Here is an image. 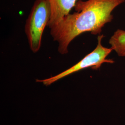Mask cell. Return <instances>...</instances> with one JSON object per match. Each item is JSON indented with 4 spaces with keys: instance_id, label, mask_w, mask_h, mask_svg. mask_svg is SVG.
I'll list each match as a JSON object with an SVG mask.
<instances>
[{
    "instance_id": "6da1fadb",
    "label": "cell",
    "mask_w": 125,
    "mask_h": 125,
    "mask_svg": "<svg viewBox=\"0 0 125 125\" xmlns=\"http://www.w3.org/2000/svg\"><path fill=\"white\" fill-rule=\"evenodd\" d=\"M125 2V0H78L74 7L76 12L69 13L50 29L54 41L58 43L59 53H68L71 43L83 33L100 35L105 25L113 19L112 12Z\"/></svg>"
},
{
    "instance_id": "5b68a950",
    "label": "cell",
    "mask_w": 125,
    "mask_h": 125,
    "mask_svg": "<svg viewBox=\"0 0 125 125\" xmlns=\"http://www.w3.org/2000/svg\"><path fill=\"white\" fill-rule=\"evenodd\" d=\"M109 44L112 50L121 57H125V31L118 29L110 38Z\"/></svg>"
},
{
    "instance_id": "3957f363",
    "label": "cell",
    "mask_w": 125,
    "mask_h": 125,
    "mask_svg": "<svg viewBox=\"0 0 125 125\" xmlns=\"http://www.w3.org/2000/svg\"><path fill=\"white\" fill-rule=\"evenodd\" d=\"M103 37V34L99 35L97 37L98 43L96 48L72 67L57 75L43 80H36V82L42 83L46 86H49L63 77L83 69L91 68L93 70H97L104 63H114V60L107 58L113 50L111 48L105 47L102 45V41Z\"/></svg>"
},
{
    "instance_id": "7a4b0ae2",
    "label": "cell",
    "mask_w": 125,
    "mask_h": 125,
    "mask_svg": "<svg viewBox=\"0 0 125 125\" xmlns=\"http://www.w3.org/2000/svg\"><path fill=\"white\" fill-rule=\"evenodd\" d=\"M49 0H36L27 18L25 32L31 52L36 53L41 46L45 27L48 26L51 17Z\"/></svg>"
},
{
    "instance_id": "277c9868",
    "label": "cell",
    "mask_w": 125,
    "mask_h": 125,
    "mask_svg": "<svg viewBox=\"0 0 125 125\" xmlns=\"http://www.w3.org/2000/svg\"><path fill=\"white\" fill-rule=\"evenodd\" d=\"M78 0H49L51 17L48 27L50 29L58 25L74 8Z\"/></svg>"
}]
</instances>
